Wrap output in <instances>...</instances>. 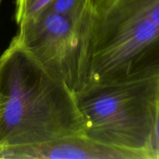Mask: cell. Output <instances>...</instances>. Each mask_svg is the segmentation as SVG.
<instances>
[{"label":"cell","instance_id":"obj_5","mask_svg":"<svg viewBox=\"0 0 159 159\" xmlns=\"http://www.w3.org/2000/svg\"><path fill=\"white\" fill-rule=\"evenodd\" d=\"M0 159H143L138 153L95 141L85 135L47 142L0 147Z\"/></svg>","mask_w":159,"mask_h":159},{"label":"cell","instance_id":"obj_2","mask_svg":"<svg viewBox=\"0 0 159 159\" xmlns=\"http://www.w3.org/2000/svg\"><path fill=\"white\" fill-rule=\"evenodd\" d=\"M159 77V0H118L94 16L89 82Z\"/></svg>","mask_w":159,"mask_h":159},{"label":"cell","instance_id":"obj_8","mask_svg":"<svg viewBox=\"0 0 159 159\" xmlns=\"http://www.w3.org/2000/svg\"><path fill=\"white\" fill-rule=\"evenodd\" d=\"M118 0H90L94 16L105 13Z\"/></svg>","mask_w":159,"mask_h":159},{"label":"cell","instance_id":"obj_7","mask_svg":"<svg viewBox=\"0 0 159 159\" xmlns=\"http://www.w3.org/2000/svg\"><path fill=\"white\" fill-rule=\"evenodd\" d=\"M151 156L152 159H159V100L157 110L155 127L151 142Z\"/></svg>","mask_w":159,"mask_h":159},{"label":"cell","instance_id":"obj_10","mask_svg":"<svg viewBox=\"0 0 159 159\" xmlns=\"http://www.w3.org/2000/svg\"><path fill=\"white\" fill-rule=\"evenodd\" d=\"M0 60H1V58H0Z\"/></svg>","mask_w":159,"mask_h":159},{"label":"cell","instance_id":"obj_3","mask_svg":"<svg viewBox=\"0 0 159 159\" xmlns=\"http://www.w3.org/2000/svg\"><path fill=\"white\" fill-rule=\"evenodd\" d=\"M85 135L152 159L151 142L159 100V77L89 82L75 93Z\"/></svg>","mask_w":159,"mask_h":159},{"label":"cell","instance_id":"obj_1","mask_svg":"<svg viewBox=\"0 0 159 159\" xmlns=\"http://www.w3.org/2000/svg\"><path fill=\"white\" fill-rule=\"evenodd\" d=\"M0 147L85 135L75 95L14 37L0 56Z\"/></svg>","mask_w":159,"mask_h":159},{"label":"cell","instance_id":"obj_9","mask_svg":"<svg viewBox=\"0 0 159 159\" xmlns=\"http://www.w3.org/2000/svg\"><path fill=\"white\" fill-rule=\"evenodd\" d=\"M1 2H2V0H0V5H1Z\"/></svg>","mask_w":159,"mask_h":159},{"label":"cell","instance_id":"obj_6","mask_svg":"<svg viewBox=\"0 0 159 159\" xmlns=\"http://www.w3.org/2000/svg\"><path fill=\"white\" fill-rule=\"evenodd\" d=\"M53 0H16L14 19L17 24L37 15L44 9Z\"/></svg>","mask_w":159,"mask_h":159},{"label":"cell","instance_id":"obj_4","mask_svg":"<svg viewBox=\"0 0 159 159\" xmlns=\"http://www.w3.org/2000/svg\"><path fill=\"white\" fill-rule=\"evenodd\" d=\"M93 23V9L75 16L44 9L21 22L15 38L42 68L75 94L89 82Z\"/></svg>","mask_w":159,"mask_h":159}]
</instances>
